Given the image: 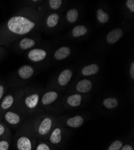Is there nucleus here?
Instances as JSON below:
<instances>
[{"mask_svg":"<svg viewBox=\"0 0 134 150\" xmlns=\"http://www.w3.org/2000/svg\"><path fill=\"white\" fill-rule=\"evenodd\" d=\"M35 73V69L33 66L28 64H25L21 66L17 70L16 76L18 80L25 81L30 80Z\"/></svg>","mask_w":134,"mask_h":150,"instance_id":"obj_9","label":"nucleus"},{"mask_svg":"<svg viewBox=\"0 0 134 150\" xmlns=\"http://www.w3.org/2000/svg\"><path fill=\"white\" fill-rule=\"evenodd\" d=\"M118 105V100L114 97H108L104 99L103 101V105L106 109H114L117 107Z\"/></svg>","mask_w":134,"mask_h":150,"instance_id":"obj_23","label":"nucleus"},{"mask_svg":"<svg viewBox=\"0 0 134 150\" xmlns=\"http://www.w3.org/2000/svg\"><path fill=\"white\" fill-rule=\"evenodd\" d=\"M123 35V31L121 28H115L109 31L106 36V42L109 45L117 43Z\"/></svg>","mask_w":134,"mask_h":150,"instance_id":"obj_11","label":"nucleus"},{"mask_svg":"<svg viewBox=\"0 0 134 150\" xmlns=\"http://www.w3.org/2000/svg\"><path fill=\"white\" fill-rule=\"evenodd\" d=\"M5 54H6L5 49L3 46H0V59H1V58Z\"/></svg>","mask_w":134,"mask_h":150,"instance_id":"obj_32","label":"nucleus"},{"mask_svg":"<svg viewBox=\"0 0 134 150\" xmlns=\"http://www.w3.org/2000/svg\"><path fill=\"white\" fill-rule=\"evenodd\" d=\"M20 112H21L12 110L11 109L6 111L3 115L4 122L13 127L19 126L23 120V116Z\"/></svg>","mask_w":134,"mask_h":150,"instance_id":"obj_6","label":"nucleus"},{"mask_svg":"<svg viewBox=\"0 0 134 150\" xmlns=\"http://www.w3.org/2000/svg\"><path fill=\"white\" fill-rule=\"evenodd\" d=\"M82 97L80 94L69 96L67 98V103L71 107H78L81 104Z\"/></svg>","mask_w":134,"mask_h":150,"instance_id":"obj_19","label":"nucleus"},{"mask_svg":"<svg viewBox=\"0 0 134 150\" xmlns=\"http://www.w3.org/2000/svg\"><path fill=\"white\" fill-rule=\"evenodd\" d=\"M129 75L130 78L133 80L134 79V62L132 61L130 64L129 67Z\"/></svg>","mask_w":134,"mask_h":150,"instance_id":"obj_31","label":"nucleus"},{"mask_svg":"<svg viewBox=\"0 0 134 150\" xmlns=\"http://www.w3.org/2000/svg\"><path fill=\"white\" fill-rule=\"evenodd\" d=\"M10 146V137L0 140V150H9Z\"/></svg>","mask_w":134,"mask_h":150,"instance_id":"obj_26","label":"nucleus"},{"mask_svg":"<svg viewBox=\"0 0 134 150\" xmlns=\"http://www.w3.org/2000/svg\"><path fill=\"white\" fill-rule=\"evenodd\" d=\"M92 87L93 83L90 80L84 79L77 83L76 90L78 92L81 93H87L91 90Z\"/></svg>","mask_w":134,"mask_h":150,"instance_id":"obj_14","label":"nucleus"},{"mask_svg":"<svg viewBox=\"0 0 134 150\" xmlns=\"http://www.w3.org/2000/svg\"><path fill=\"white\" fill-rule=\"evenodd\" d=\"M96 19L100 23L105 24L109 19V15L102 8H98L96 11Z\"/></svg>","mask_w":134,"mask_h":150,"instance_id":"obj_22","label":"nucleus"},{"mask_svg":"<svg viewBox=\"0 0 134 150\" xmlns=\"http://www.w3.org/2000/svg\"><path fill=\"white\" fill-rule=\"evenodd\" d=\"M72 53L71 49L68 46H62L55 52L54 57L55 59L60 61L67 58Z\"/></svg>","mask_w":134,"mask_h":150,"instance_id":"obj_15","label":"nucleus"},{"mask_svg":"<svg viewBox=\"0 0 134 150\" xmlns=\"http://www.w3.org/2000/svg\"><path fill=\"white\" fill-rule=\"evenodd\" d=\"M3 120V115L1 114H0V122H1Z\"/></svg>","mask_w":134,"mask_h":150,"instance_id":"obj_34","label":"nucleus"},{"mask_svg":"<svg viewBox=\"0 0 134 150\" xmlns=\"http://www.w3.org/2000/svg\"><path fill=\"white\" fill-rule=\"evenodd\" d=\"M121 150H133V148L130 145H126L121 147Z\"/></svg>","mask_w":134,"mask_h":150,"instance_id":"obj_33","label":"nucleus"},{"mask_svg":"<svg viewBox=\"0 0 134 150\" xmlns=\"http://www.w3.org/2000/svg\"><path fill=\"white\" fill-rule=\"evenodd\" d=\"M19 132L16 141L18 150H34L35 146V140L31 126L23 127Z\"/></svg>","mask_w":134,"mask_h":150,"instance_id":"obj_3","label":"nucleus"},{"mask_svg":"<svg viewBox=\"0 0 134 150\" xmlns=\"http://www.w3.org/2000/svg\"><path fill=\"white\" fill-rule=\"evenodd\" d=\"M99 66L97 64L93 63L84 66L81 69V74L84 76H90L96 74L99 70Z\"/></svg>","mask_w":134,"mask_h":150,"instance_id":"obj_16","label":"nucleus"},{"mask_svg":"<svg viewBox=\"0 0 134 150\" xmlns=\"http://www.w3.org/2000/svg\"><path fill=\"white\" fill-rule=\"evenodd\" d=\"M7 87L4 83H0V102L6 95Z\"/></svg>","mask_w":134,"mask_h":150,"instance_id":"obj_29","label":"nucleus"},{"mask_svg":"<svg viewBox=\"0 0 134 150\" xmlns=\"http://www.w3.org/2000/svg\"><path fill=\"white\" fill-rule=\"evenodd\" d=\"M123 146V143L121 141H114L109 146L108 150H120Z\"/></svg>","mask_w":134,"mask_h":150,"instance_id":"obj_27","label":"nucleus"},{"mask_svg":"<svg viewBox=\"0 0 134 150\" xmlns=\"http://www.w3.org/2000/svg\"><path fill=\"white\" fill-rule=\"evenodd\" d=\"M73 76V71L70 69H66L63 70L59 74L57 79L58 83L61 86H66Z\"/></svg>","mask_w":134,"mask_h":150,"instance_id":"obj_13","label":"nucleus"},{"mask_svg":"<svg viewBox=\"0 0 134 150\" xmlns=\"http://www.w3.org/2000/svg\"><path fill=\"white\" fill-rule=\"evenodd\" d=\"M10 136L11 133L9 127L4 122H0V140L10 137Z\"/></svg>","mask_w":134,"mask_h":150,"instance_id":"obj_24","label":"nucleus"},{"mask_svg":"<svg viewBox=\"0 0 134 150\" xmlns=\"http://www.w3.org/2000/svg\"><path fill=\"white\" fill-rule=\"evenodd\" d=\"M40 98L39 92L34 91L26 94L23 92L16 104L19 105V110L21 112L31 113L39 106Z\"/></svg>","mask_w":134,"mask_h":150,"instance_id":"obj_2","label":"nucleus"},{"mask_svg":"<svg viewBox=\"0 0 134 150\" xmlns=\"http://www.w3.org/2000/svg\"><path fill=\"white\" fill-rule=\"evenodd\" d=\"M53 126L54 119L51 117H45L38 120L31 127L34 136L44 137L51 132Z\"/></svg>","mask_w":134,"mask_h":150,"instance_id":"obj_4","label":"nucleus"},{"mask_svg":"<svg viewBox=\"0 0 134 150\" xmlns=\"http://www.w3.org/2000/svg\"><path fill=\"white\" fill-rule=\"evenodd\" d=\"M126 6L130 12L134 13V1L133 0H128L126 1Z\"/></svg>","mask_w":134,"mask_h":150,"instance_id":"obj_30","label":"nucleus"},{"mask_svg":"<svg viewBox=\"0 0 134 150\" xmlns=\"http://www.w3.org/2000/svg\"><path fill=\"white\" fill-rule=\"evenodd\" d=\"M79 11L77 9L72 8L69 9L66 13V18L67 21L70 23H75L78 19Z\"/></svg>","mask_w":134,"mask_h":150,"instance_id":"obj_21","label":"nucleus"},{"mask_svg":"<svg viewBox=\"0 0 134 150\" xmlns=\"http://www.w3.org/2000/svg\"><path fill=\"white\" fill-rule=\"evenodd\" d=\"M88 32V29L86 26L83 25H78L75 26L72 30V35L74 38H78L86 35Z\"/></svg>","mask_w":134,"mask_h":150,"instance_id":"obj_20","label":"nucleus"},{"mask_svg":"<svg viewBox=\"0 0 134 150\" xmlns=\"http://www.w3.org/2000/svg\"><path fill=\"white\" fill-rule=\"evenodd\" d=\"M84 118L81 115H76L73 117L69 118L67 121L66 124L67 126L72 128H78L81 127L84 123Z\"/></svg>","mask_w":134,"mask_h":150,"instance_id":"obj_17","label":"nucleus"},{"mask_svg":"<svg viewBox=\"0 0 134 150\" xmlns=\"http://www.w3.org/2000/svg\"><path fill=\"white\" fill-rule=\"evenodd\" d=\"M63 3V1L62 0H50L48 1L49 7L53 10H58L62 7Z\"/></svg>","mask_w":134,"mask_h":150,"instance_id":"obj_25","label":"nucleus"},{"mask_svg":"<svg viewBox=\"0 0 134 150\" xmlns=\"http://www.w3.org/2000/svg\"><path fill=\"white\" fill-rule=\"evenodd\" d=\"M60 15L57 13H51L44 16L43 27L52 29L55 27L60 21Z\"/></svg>","mask_w":134,"mask_h":150,"instance_id":"obj_10","label":"nucleus"},{"mask_svg":"<svg viewBox=\"0 0 134 150\" xmlns=\"http://www.w3.org/2000/svg\"><path fill=\"white\" fill-rule=\"evenodd\" d=\"M62 139V130L60 127L55 128L50 136V141L52 144H58Z\"/></svg>","mask_w":134,"mask_h":150,"instance_id":"obj_18","label":"nucleus"},{"mask_svg":"<svg viewBox=\"0 0 134 150\" xmlns=\"http://www.w3.org/2000/svg\"><path fill=\"white\" fill-rule=\"evenodd\" d=\"M38 42V39L35 37L26 36L16 42V43L15 45L18 50L21 51H26L34 48L36 46Z\"/></svg>","mask_w":134,"mask_h":150,"instance_id":"obj_8","label":"nucleus"},{"mask_svg":"<svg viewBox=\"0 0 134 150\" xmlns=\"http://www.w3.org/2000/svg\"><path fill=\"white\" fill-rule=\"evenodd\" d=\"M48 56L46 49L42 48L34 47L27 52V57L29 61L34 63H39L44 61Z\"/></svg>","mask_w":134,"mask_h":150,"instance_id":"obj_7","label":"nucleus"},{"mask_svg":"<svg viewBox=\"0 0 134 150\" xmlns=\"http://www.w3.org/2000/svg\"><path fill=\"white\" fill-rule=\"evenodd\" d=\"M22 93V91H20L5 95L1 101L0 102V114L3 115L6 111L11 109L12 107L16 105Z\"/></svg>","mask_w":134,"mask_h":150,"instance_id":"obj_5","label":"nucleus"},{"mask_svg":"<svg viewBox=\"0 0 134 150\" xmlns=\"http://www.w3.org/2000/svg\"><path fill=\"white\" fill-rule=\"evenodd\" d=\"M35 150H51V149L48 144L41 142L35 145Z\"/></svg>","mask_w":134,"mask_h":150,"instance_id":"obj_28","label":"nucleus"},{"mask_svg":"<svg viewBox=\"0 0 134 150\" xmlns=\"http://www.w3.org/2000/svg\"><path fill=\"white\" fill-rule=\"evenodd\" d=\"M58 94L57 92L54 91H48L43 94L40 98L41 104L44 106H47L54 103L58 98Z\"/></svg>","mask_w":134,"mask_h":150,"instance_id":"obj_12","label":"nucleus"},{"mask_svg":"<svg viewBox=\"0 0 134 150\" xmlns=\"http://www.w3.org/2000/svg\"><path fill=\"white\" fill-rule=\"evenodd\" d=\"M44 11L40 7H23L0 25V46L8 47L43 27Z\"/></svg>","mask_w":134,"mask_h":150,"instance_id":"obj_1","label":"nucleus"}]
</instances>
